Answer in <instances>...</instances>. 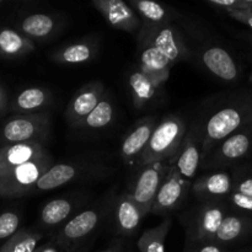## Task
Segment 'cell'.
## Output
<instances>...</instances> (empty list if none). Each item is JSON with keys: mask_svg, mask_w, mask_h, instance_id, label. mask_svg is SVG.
Wrapping results in <instances>:
<instances>
[{"mask_svg": "<svg viewBox=\"0 0 252 252\" xmlns=\"http://www.w3.org/2000/svg\"><path fill=\"white\" fill-rule=\"evenodd\" d=\"M246 228H248V224H246L245 219L236 214H228L221 225L219 226L214 240L221 245L231 243V241L241 238L243 234L245 233Z\"/></svg>", "mask_w": 252, "mask_h": 252, "instance_id": "cell-30", "label": "cell"}, {"mask_svg": "<svg viewBox=\"0 0 252 252\" xmlns=\"http://www.w3.org/2000/svg\"><path fill=\"white\" fill-rule=\"evenodd\" d=\"M74 206L69 199L57 198L44 204L41 211V223L44 226H54L61 224L70 216Z\"/></svg>", "mask_w": 252, "mask_h": 252, "instance_id": "cell-28", "label": "cell"}, {"mask_svg": "<svg viewBox=\"0 0 252 252\" xmlns=\"http://www.w3.org/2000/svg\"><path fill=\"white\" fill-rule=\"evenodd\" d=\"M59 29V20L48 14H31L19 22V31L30 39L51 38Z\"/></svg>", "mask_w": 252, "mask_h": 252, "instance_id": "cell-21", "label": "cell"}, {"mask_svg": "<svg viewBox=\"0 0 252 252\" xmlns=\"http://www.w3.org/2000/svg\"><path fill=\"white\" fill-rule=\"evenodd\" d=\"M36 49L34 42L22 34L19 30L4 27L0 29V57L15 59L32 53Z\"/></svg>", "mask_w": 252, "mask_h": 252, "instance_id": "cell-24", "label": "cell"}, {"mask_svg": "<svg viewBox=\"0 0 252 252\" xmlns=\"http://www.w3.org/2000/svg\"><path fill=\"white\" fill-rule=\"evenodd\" d=\"M2 4V1H1V0H0V5H1Z\"/></svg>", "mask_w": 252, "mask_h": 252, "instance_id": "cell-43", "label": "cell"}, {"mask_svg": "<svg viewBox=\"0 0 252 252\" xmlns=\"http://www.w3.org/2000/svg\"><path fill=\"white\" fill-rule=\"evenodd\" d=\"M157 127V118L145 117L140 120L128 133L121 145V155L128 164L138 162L140 155L147 148L150 137Z\"/></svg>", "mask_w": 252, "mask_h": 252, "instance_id": "cell-13", "label": "cell"}, {"mask_svg": "<svg viewBox=\"0 0 252 252\" xmlns=\"http://www.w3.org/2000/svg\"><path fill=\"white\" fill-rule=\"evenodd\" d=\"M101 220V212L97 209H86L76 214L63 225L57 235V243L64 248L85 239L94 229L97 228Z\"/></svg>", "mask_w": 252, "mask_h": 252, "instance_id": "cell-11", "label": "cell"}, {"mask_svg": "<svg viewBox=\"0 0 252 252\" xmlns=\"http://www.w3.org/2000/svg\"><path fill=\"white\" fill-rule=\"evenodd\" d=\"M52 166L53 160L48 154L0 175V197L15 198L29 193Z\"/></svg>", "mask_w": 252, "mask_h": 252, "instance_id": "cell-4", "label": "cell"}, {"mask_svg": "<svg viewBox=\"0 0 252 252\" xmlns=\"http://www.w3.org/2000/svg\"><path fill=\"white\" fill-rule=\"evenodd\" d=\"M113 117H115V108H113L112 102L103 96L102 100L94 108L93 112L85 118L81 127L86 129H101L103 127H107L113 121Z\"/></svg>", "mask_w": 252, "mask_h": 252, "instance_id": "cell-31", "label": "cell"}, {"mask_svg": "<svg viewBox=\"0 0 252 252\" xmlns=\"http://www.w3.org/2000/svg\"><path fill=\"white\" fill-rule=\"evenodd\" d=\"M204 66L213 75L225 81H233L238 78V66L226 49L221 47H209L202 53Z\"/></svg>", "mask_w": 252, "mask_h": 252, "instance_id": "cell-17", "label": "cell"}, {"mask_svg": "<svg viewBox=\"0 0 252 252\" xmlns=\"http://www.w3.org/2000/svg\"><path fill=\"white\" fill-rule=\"evenodd\" d=\"M171 225V219H165L158 226L147 229L137 243L139 252H166L165 241Z\"/></svg>", "mask_w": 252, "mask_h": 252, "instance_id": "cell-27", "label": "cell"}, {"mask_svg": "<svg viewBox=\"0 0 252 252\" xmlns=\"http://www.w3.org/2000/svg\"><path fill=\"white\" fill-rule=\"evenodd\" d=\"M7 107V94L4 86L0 84V113L4 112Z\"/></svg>", "mask_w": 252, "mask_h": 252, "instance_id": "cell-38", "label": "cell"}, {"mask_svg": "<svg viewBox=\"0 0 252 252\" xmlns=\"http://www.w3.org/2000/svg\"><path fill=\"white\" fill-rule=\"evenodd\" d=\"M174 64L152 44L139 42V69L162 86L170 76Z\"/></svg>", "mask_w": 252, "mask_h": 252, "instance_id": "cell-14", "label": "cell"}, {"mask_svg": "<svg viewBox=\"0 0 252 252\" xmlns=\"http://www.w3.org/2000/svg\"><path fill=\"white\" fill-rule=\"evenodd\" d=\"M235 191L241 194H245V196L252 197V177L241 181L240 184L235 187Z\"/></svg>", "mask_w": 252, "mask_h": 252, "instance_id": "cell-37", "label": "cell"}, {"mask_svg": "<svg viewBox=\"0 0 252 252\" xmlns=\"http://www.w3.org/2000/svg\"><path fill=\"white\" fill-rule=\"evenodd\" d=\"M170 166L164 162H154L140 167V171L129 192L133 201L137 203L144 217L150 213L162 180L169 172Z\"/></svg>", "mask_w": 252, "mask_h": 252, "instance_id": "cell-6", "label": "cell"}, {"mask_svg": "<svg viewBox=\"0 0 252 252\" xmlns=\"http://www.w3.org/2000/svg\"><path fill=\"white\" fill-rule=\"evenodd\" d=\"M250 81H251V83H252V74H251V75H250Z\"/></svg>", "mask_w": 252, "mask_h": 252, "instance_id": "cell-42", "label": "cell"}, {"mask_svg": "<svg viewBox=\"0 0 252 252\" xmlns=\"http://www.w3.org/2000/svg\"><path fill=\"white\" fill-rule=\"evenodd\" d=\"M251 148V137L245 132H236L221 140L217 153L211 159L212 165H224L236 161L248 154Z\"/></svg>", "mask_w": 252, "mask_h": 252, "instance_id": "cell-20", "label": "cell"}, {"mask_svg": "<svg viewBox=\"0 0 252 252\" xmlns=\"http://www.w3.org/2000/svg\"><path fill=\"white\" fill-rule=\"evenodd\" d=\"M199 140L194 137V132L191 130L186 134L179 152L171 159L172 165L185 180L189 181L196 176L201 160Z\"/></svg>", "mask_w": 252, "mask_h": 252, "instance_id": "cell-15", "label": "cell"}, {"mask_svg": "<svg viewBox=\"0 0 252 252\" xmlns=\"http://www.w3.org/2000/svg\"><path fill=\"white\" fill-rule=\"evenodd\" d=\"M185 252H225V250L223 245L217 241H202V243L187 241Z\"/></svg>", "mask_w": 252, "mask_h": 252, "instance_id": "cell-34", "label": "cell"}, {"mask_svg": "<svg viewBox=\"0 0 252 252\" xmlns=\"http://www.w3.org/2000/svg\"><path fill=\"white\" fill-rule=\"evenodd\" d=\"M231 189L233 185H231L230 176L225 172H216L199 177L192 185L191 189L197 198L209 202L226 196L230 193Z\"/></svg>", "mask_w": 252, "mask_h": 252, "instance_id": "cell-18", "label": "cell"}, {"mask_svg": "<svg viewBox=\"0 0 252 252\" xmlns=\"http://www.w3.org/2000/svg\"><path fill=\"white\" fill-rule=\"evenodd\" d=\"M94 7L112 27L128 33H137L142 29V20L123 0H94Z\"/></svg>", "mask_w": 252, "mask_h": 252, "instance_id": "cell-10", "label": "cell"}, {"mask_svg": "<svg viewBox=\"0 0 252 252\" xmlns=\"http://www.w3.org/2000/svg\"><path fill=\"white\" fill-rule=\"evenodd\" d=\"M97 48V39L85 38L56 49L51 58L58 64H83L96 56Z\"/></svg>", "mask_w": 252, "mask_h": 252, "instance_id": "cell-19", "label": "cell"}, {"mask_svg": "<svg viewBox=\"0 0 252 252\" xmlns=\"http://www.w3.org/2000/svg\"><path fill=\"white\" fill-rule=\"evenodd\" d=\"M20 217L15 212H4L0 214V240L10 239L17 233Z\"/></svg>", "mask_w": 252, "mask_h": 252, "instance_id": "cell-32", "label": "cell"}, {"mask_svg": "<svg viewBox=\"0 0 252 252\" xmlns=\"http://www.w3.org/2000/svg\"><path fill=\"white\" fill-rule=\"evenodd\" d=\"M251 120L252 108L244 105H228L214 112L204 125L198 139L204 154L211 152L216 143L230 137Z\"/></svg>", "mask_w": 252, "mask_h": 252, "instance_id": "cell-2", "label": "cell"}, {"mask_svg": "<svg viewBox=\"0 0 252 252\" xmlns=\"http://www.w3.org/2000/svg\"><path fill=\"white\" fill-rule=\"evenodd\" d=\"M128 4L142 20V29L171 24L174 10L150 0H130Z\"/></svg>", "mask_w": 252, "mask_h": 252, "instance_id": "cell-23", "label": "cell"}, {"mask_svg": "<svg viewBox=\"0 0 252 252\" xmlns=\"http://www.w3.org/2000/svg\"><path fill=\"white\" fill-rule=\"evenodd\" d=\"M81 167L74 164L53 165L36 184L37 191H51L69 184L79 176Z\"/></svg>", "mask_w": 252, "mask_h": 252, "instance_id": "cell-26", "label": "cell"}, {"mask_svg": "<svg viewBox=\"0 0 252 252\" xmlns=\"http://www.w3.org/2000/svg\"><path fill=\"white\" fill-rule=\"evenodd\" d=\"M52 95L47 89L27 88L22 90L11 102L10 110L17 115L42 112L52 103Z\"/></svg>", "mask_w": 252, "mask_h": 252, "instance_id": "cell-22", "label": "cell"}, {"mask_svg": "<svg viewBox=\"0 0 252 252\" xmlns=\"http://www.w3.org/2000/svg\"><path fill=\"white\" fill-rule=\"evenodd\" d=\"M186 134V122L181 116L169 115L164 117L155 127L137 165L143 167L154 162L171 160L179 152Z\"/></svg>", "mask_w": 252, "mask_h": 252, "instance_id": "cell-1", "label": "cell"}, {"mask_svg": "<svg viewBox=\"0 0 252 252\" xmlns=\"http://www.w3.org/2000/svg\"><path fill=\"white\" fill-rule=\"evenodd\" d=\"M128 84H129L133 106L138 110H142L152 101H154L158 91L161 88V85L152 80L139 68L130 73Z\"/></svg>", "mask_w": 252, "mask_h": 252, "instance_id": "cell-25", "label": "cell"}, {"mask_svg": "<svg viewBox=\"0 0 252 252\" xmlns=\"http://www.w3.org/2000/svg\"><path fill=\"white\" fill-rule=\"evenodd\" d=\"M105 95V88L100 81H91L81 86L69 102L65 117L71 127L80 128L85 118L94 111Z\"/></svg>", "mask_w": 252, "mask_h": 252, "instance_id": "cell-9", "label": "cell"}, {"mask_svg": "<svg viewBox=\"0 0 252 252\" xmlns=\"http://www.w3.org/2000/svg\"><path fill=\"white\" fill-rule=\"evenodd\" d=\"M230 201L238 208L244 209V211L252 212V197L245 196V194H241L239 192L234 191L230 194Z\"/></svg>", "mask_w": 252, "mask_h": 252, "instance_id": "cell-35", "label": "cell"}, {"mask_svg": "<svg viewBox=\"0 0 252 252\" xmlns=\"http://www.w3.org/2000/svg\"><path fill=\"white\" fill-rule=\"evenodd\" d=\"M42 143H17L0 147V175L32 160L48 155Z\"/></svg>", "mask_w": 252, "mask_h": 252, "instance_id": "cell-12", "label": "cell"}, {"mask_svg": "<svg viewBox=\"0 0 252 252\" xmlns=\"http://www.w3.org/2000/svg\"><path fill=\"white\" fill-rule=\"evenodd\" d=\"M42 252H61L53 245H43L42 246Z\"/></svg>", "mask_w": 252, "mask_h": 252, "instance_id": "cell-40", "label": "cell"}, {"mask_svg": "<svg viewBox=\"0 0 252 252\" xmlns=\"http://www.w3.org/2000/svg\"><path fill=\"white\" fill-rule=\"evenodd\" d=\"M34 252H42V246H39V248H38V249H37V250H36V251H34Z\"/></svg>", "mask_w": 252, "mask_h": 252, "instance_id": "cell-41", "label": "cell"}, {"mask_svg": "<svg viewBox=\"0 0 252 252\" xmlns=\"http://www.w3.org/2000/svg\"><path fill=\"white\" fill-rule=\"evenodd\" d=\"M138 38L139 42L152 44L159 49L172 64L189 58V47L186 46L180 30L172 24L140 29Z\"/></svg>", "mask_w": 252, "mask_h": 252, "instance_id": "cell-5", "label": "cell"}, {"mask_svg": "<svg viewBox=\"0 0 252 252\" xmlns=\"http://www.w3.org/2000/svg\"><path fill=\"white\" fill-rule=\"evenodd\" d=\"M208 4L214 7H219L224 11H230V10L252 11V0H208Z\"/></svg>", "mask_w": 252, "mask_h": 252, "instance_id": "cell-33", "label": "cell"}, {"mask_svg": "<svg viewBox=\"0 0 252 252\" xmlns=\"http://www.w3.org/2000/svg\"><path fill=\"white\" fill-rule=\"evenodd\" d=\"M101 252H122V243H121V241H117V243L112 244L107 250H103Z\"/></svg>", "mask_w": 252, "mask_h": 252, "instance_id": "cell-39", "label": "cell"}, {"mask_svg": "<svg viewBox=\"0 0 252 252\" xmlns=\"http://www.w3.org/2000/svg\"><path fill=\"white\" fill-rule=\"evenodd\" d=\"M226 14L231 17V19L236 20L238 22H241L249 29L252 30V11H241V10H230L226 11Z\"/></svg>", "mask_w": 252, "mask_h": 252, "instance_id": "cell-36", "label": "cell"}, {"mask_svg": "<svg viewBox=\"0 0 252 252\" xmlns=\"http://www.w3.org/2000/svg\"><path fill=\"white\" fill-rule=\"evenodd\" d=\"M189 186V181L185 180L179 174L174 165H170L169 172L160 185L150 213L166 216L167 213L176 209L186 198Z\"/></svg>", "mask_w": 252, "mask_h": 252, "instance_id": "cell-8", "label": "cell"}, {"mask_svg": "<svg viewBox=\"0 0 252 252\" xmlns=\"http://www.w3.org/2000/svg\"><path fill=\"white\" fill-rule=\"evenodd\" d=\"M225 206L218 201L206 202L197 211L187 229V241L202 243V241H216L217 231L225 219Z\"/></svg>", "mask_w": 252, "mask_h": 252, "instance_id": "cell-7", "label": "cell"}, {"mask_svg": "<svg viewBox=\"0 0 252 252\" xmlns=\"http://www.w3.org/2000/svg\"><path fill=\"white\" fill-rule=\"evenodd\" d=\"M115 225L118 233L122 235H132L144 218L139 207L137 206L129 192H125L117 198L115 204Z\"/></svg>", "mask_w": 252, "mask_h": 252, "instance_id": "cell-16", "label": "cell"}, {"mask_svg": "<svg viewBox=\"0 0 252 252\" xmlns=\"http://www.w3.org/2000/svg\"><path fill=\"white\" fill-rule=\"evenodd\" d=\"M42 234L30 230H19L15 235L7 239L0 248V252H34L39 248Z\"/></svg>", "mask_w": 252, "mask_h": 252, "instance_id": "cell-29", "label": "cell"}, {"mask_svg": "<svg viewBox=\"0 0 252 252\" xmlns=\"http://www.w3.org/2000/svg\"><path fill=\"white\" fill-rule=\"evenodd\" d=\"M49 126L51 121L47 112L12 116L2 125L0 143L2 145L32 142L43 144L48 135Z\"/></svg>", "mask_w": 252, "mask_h": 252, "instance_id": "cell-3", "label": "cell"}]
</instances>
